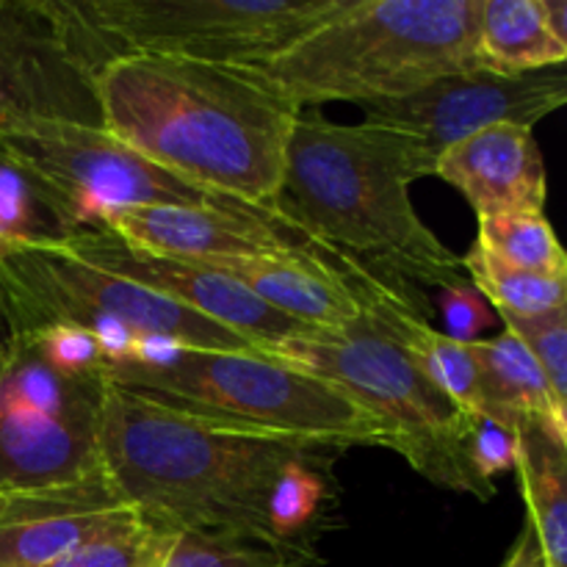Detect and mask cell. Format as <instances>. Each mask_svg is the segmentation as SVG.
Listing matches in <instances>:
<instances>
[{
	"label": "cell",
	"instance_id": "f1b7e54d",
	"mask_svg": "<svg viewBox=\"0 0 567 567\" xmlns=\"http://www.w3.org/2000/svg\"><path fill=\"white\" fill-rule=\"evenodd\" d=\"M443 316H446L449 327V332H443V336L454 338L460 343L480 341V332L491 324L487 299L476 291L468 277L443 288Z\"/></svg>",
	"mask_w": 567,
	"mask_h": 567
},
{
	"label": "cell",
	"instance_id": "d6986e66",
	"mask_svg": "<svg viewBox=\"0 0 567 567\" xmlns=\"http://www.w3.org/2000/svg\"><path fill=\"white\" fill-rule=\"evenodd\" d=\"M476 53L482 70L513 78L563 66L567 44L548 25L546 0H482Z\"/></svg>",
	"mask_w": 567,
	"mask_h": 567
},
{
	"label": "cell",
	"instance_id": "ba28073f",
	"mask_svg": "<svg viewBox=\"0 0 567 567\" xmlns=\"http://www.w3.org/2000/svg\"><path fill=\"white\" fill-rule=\"evenodd\" d=\"M103 374L50 363L31 336L0 343V496H42L109 480L100 449Z\"/></svg>",
	"mask_w": 567,
	"mask_h": 567
},
{
	"label": "cell",
	"instance_id": "f546056e",
	"mask_svg": "<svg viewBox=\"0 0 567 567\" xmlns=\"http://www.w3.org/2000/svg\"><path fill=\"white\" fill-rule=\"evenodd\" d=\"M504 567H548L546 557H543L540 543H537L535 532H532L529 524L524 526V535L518 537V543H515L513 554H509V559L504 563Z\"/></svg>",
	"mask_w": 567,
	"mask_h": 567
},
{
	"label": "cell",
	"instance_id": "7402d4cb",
	"mask_svg": "<svg viewBox=\"0 0 567 567\" xmlns=\"http://www.w3.org/2000/svg\"><path fill=\"white\" fill-rule=\"evenodd\" d=\"M476 244L515 269L567 280L565 249L546 214L480 216Z\"/></svg>",
	"mask_w": 567,
	"mask_h": 567
},
{
	"label": "cell",
	"instance_id": "d4e9b609",
	"mask_svg": "<svg viewBox=\"0 0 567 567\" xmlns=\"http://www.w3.org/2000/svg\"><path fill=\"white\" fill-rule=\"evenodd\" d=\"M177 532L144 518L131 529L97 537L48 567H161Z\"/></svg>",
	"mask_w": 567,
	"mask_h": 567
},
{
	"label": "cell",
	"instance_id": "30bf717a",
	"mask_svg": "<svg viewBox=\"0 0 567 567\" xmlns=\"http://www.w3.org/2000/svg\"><path fill=\"white\" fill-rule=\"evenodd\" d=\"M0 133L17 158L50 192L59 194L78 230H105L111 210L136 208V205H186V208L225 210L236 216H258L282 225L280 216L271 210L221 197L144 158L127 144L116 142L103 127L22 122V125H0Z\"/></svg>",
	"mask_w": 567,
	"mask_h": 567
},
{
	"label": "cell",
	"instance_id": "2e32d148",
	"mask_svg": "<svg viewBox=\"0 0 567 567\" xmlns=\"http://www.w3.org/2000/svg\"><path fill=\"white\" fill-rule=\"evenodd\" d=\"M241 282L277 313L305 327H347L363 316L369 299H396L371 291L316 252H266L244 258L192 260ZM402 302V299H399ZM408 305V302H404Z\"/></svg>",
	"mask_w": 567,
	"mask_h": 567
},
{
	"label": "cell",
	"instance_id": "3957f363",
	"mask_svg": "<svg viewBox=\"0 0 567 567\" xmlns=\"http://www.w3.org/2000/svg\"><path fill=\"white\" fill-rule=\"evenodd\" d=\"M100 449L114 491L153 524L249 537L266 546H275L271 502L282 480L299 463L343 452L186 413L109 377Z\"/></svg>",
	"mask_w": 567,
	"mask_h": 567
},
{
	"label": "cell",
	"instance_id": "603a6c76",
	"mask_svg": "<svg viewBox=\"0 0 567 567\" xmlns=\"http://www.w3.org/2000/svg\"><path fill=\"white\" fill-rule=\"evenodd\" d=\"M460 260H463V271H468V280L474 282L476 291L498 313L540 316L548 310L567 308V280L515 269V266L493 258L476 241L468 255Z\"/></svg>",
	"mask_w": 567,
	"mask_h": 567
},
{
	"label": "cell",
	"instance_id": "9c48e42d",
	"mask_svg": "<svg viewBox=\"0 0 567 567\" xmlns=\"http://www.w3.org/2000/svg\"><path fill=\"white\" fill-rule=\"evenodd\" d=\"M349 0H72L81 20L122 53L210 64H260L330 20Z\"/></svg>",
	"mask_w": 567,
	"mask_h": 567
},
{
	"label": "cell",
	"instance_id": "4fadbf2b",
	"mask_svg": "<svg viewBox=\"0 0 567 567\" xmlns=\"http://www.w3.org/2000/svg\"><path fill=\"white\" fill-rule=\"evenodd\" d=\"M61 247L81 258L83 264L138 282V286L194 310L203 319L216 321V324L249 338L252 343H258L260 352L310 330V327L271 310L241 282L221 271L192 264V260L142 252V249L127 247L109 230H81L61 241Z\"/></svg>",
	"mask_w": 567,
	"mask_h": 567
},
{
	"label": "cell",
	"instance_id": "ac0fdd59",
	"mask_svg": "<svg viewBox=\"0 0 567 567\" xmlns=\"http://www.w3.org/2000/svg\"><path fill=\"white\" fill-rule=\"evenodd\" d=\"M515 471L548 567H567V435L540 419L515 424Z\"/></svg>",
	"mask_w": 567,
	"mask_h": 567
},
{
	"label": "cell",
	"instance_id": "cb8c5ba5",
	"mask_svg": "<svg viewBox=\"0 0 567 567\" xmlns=\"http://www.w3.org/2000/svg\"><path fill=\"white\" fill-rule=\"evenodd\" d=\"M161 567H308L260 540L216 532H177Z\"/></svg>",
	"mask_w": 567,
	"mask_h": 567
},
{
	"label": "cell",
	"instance_id": "4dcf8cb0",
	"mask_svg": "<svg viewBox=\"0 0 567 567\" xmlns=\"http://www.w3.org/2000/svg\"><path fill=\"white\" fill-rule=\"evenodd\" d=\"M546 14H548V25H551L554 37L559 42L567 44V3L565 0H546Z\"/></svg>",
	"mask_w": 567,
	"mask_h": 567
},
{
	"label": "cell",
	"instance_id": "9a60e30c",
	"mask_svg": "<svg viewBox=\"0 0 567 567\" xmlns=\"http://www.w3.org/2000/svg\"><path fill=\"white\" fill-rule=\"evenodd\" d=\"M142 520L111 480L42 496H0V567H48Z\"/></svg>",
	"mask_w": 567,
	"mask_h": 567
},
{
	"label": "cell",
	"instance_id": "4316f807",
	"mask_svg": "<svg viewBox=\"0 0 567 567\" xmlns=\"http://www.w3.org/2000/svg\"><path fill=\"white\" fill-rule=\"evenodd\" d=\"M37 341L44 358L55 363L64 371H75V374H103L111 369L109 354L100 347V341L89 332L78 330V327L66 324H50L42 330L22 332Z\"/></svg>",
	"mask_w": 567,
	"mask_h": 567
},
{
	"label": "cell",
	"instance_id": "277c9868",
	"mask_svg": "<svg viewBox=\"0 0 567 567\" xmlns=\"http://www.w3.org/2000/svg\"><path fill=\"white\" fill-rule=\"evenodd\" d=\"M482 0H349L260 64H249L297 109L330 100L374 103L482 70Z\"/></svg>",
	"mask_w": 567,
	"mask_h": 567
},
{
	"label": "cell",
	"instance_id": "7c38bea8",
	"mask_svg": "<svg viewBox=\"0 0 567 567\" xmlns=\"http://www.w3.org/2000/svg\"><path fill=\"white\" fill-rule=\"evenodd\" d=\"M567 100V70L529 72V75H496L487 70L437 78L402 97L363 103L371 125H385L410 133L426 153L441 158L443 150L463 142L471 133L493 125L535 127L543 116L563 109Z\"/></svg>",
	"mask_w": 567,
	"mask_h": 567
},
{
	"label": "cell",
	"instance_id": "83f0119b",
	"mask_svg": "<svg viewBox=\"0 0 567 567\" xmlns=\"http://www.w3.org/2000/svg\"><path fill=\"white\" fill-rule=\"evenodd\" d=\"M471 460L482 480L515 471V424L493 415H471Z\"/></svg>",
	"mask_w": 567,
	"mask_h": 567
},
{
	"label": "cell",
	"instance_id": "7a4b0ae2",
	"mask_svg": "<svg viewBox=\"0 0 567 567\" xmlns=\"http://www.w3.org/2000/svg\"><path fill=\"white\" fill-rule=\"evenodd\" d=\"M97 105L116 142L221 197L277 214L302 109L252 66L122 53L100 70Z\"/></svg>",
	"mask_w": 567,
	"mask_h": 567
},
{
	"label": "cell",
	"instance_id": "8992f818",
	"mask_svg": "<svg viewBox=\"0 0 567 567\" xmlns=\"http://www.w3.org/2000/svg\"><path fill=\"white\" fill-rule=\"evenodd\" d=\"M109 380L186 413L336 449L388 446V432L352 396L260 352L177 349L155 365H111Z\"/></svg>",
	"mask_w": 567,
	"mask_h": 567
},
{
	"label": "cell",
	"instance_id": "ffe728a7",
	"mask_svg": "<svg viewBox=\"0 0 567 567\" xmlns=\"http://www.w3.org/2000/svg\"><path fill=\"white\" fill-rule=\"evenodd\" d=\"M480 369L485 413L518 424L520 419H540L567 435V410L554 402L546 377L537 369L524 343L504 330L502 336L471 343Z\"/></svg>",
	"mask_w": 567,
	"mask_h": 567
},
{
	"label": "cell",
	"instance_id": "5bb4252c",
	"mask_svg": "<svg viewBox=\"0 0 567 567\" xmlns=\"http://www.w3.org/2000/svg\"><path fill=\"white\" fill-rule=\"evenodd\" d=\"M105 230L125 241L127 247L164 255V258L216 260L305 249V252L321 255L330 264V258L316 244L277 221L210 208H186V205L120 208L109 214Z\"/></svg>",
	"mask_w": 567,
	"mask_h": 567
},
{
	"label": "cell",
	"instance_id": "e0dca14e",
	"mask_svg": "<svg viewBox=\"0 0 567 567\" xmlns=\"http://www.w3.org/2000/svg\"><path fill=\"white\" fill-rule=\"evenodd\" d=\"M435 175L463 192L476 216L543 214L546 164L532 127L493 125L443 150Z\"/></svg>",
	"mask_w": 567,
	"mask_h": 567
},
{
	"label": "cell",
	"instance_id": "484cf974",
	"mask_svg": "<svg viewBox=\"0 0 567 567\" xmlns=\"http://www.w3.org/2000/svg\"><path fill=\"white\" fill-rule=\"evenodd\" d=\"M498 316L543 371L554 402L567 410V308L548 310L540 316Z\"/></svg>",
	"mask_w": 567,
	"mask_h": 567
},
{
	"label": "cell",
	"instance_id": "52a82bcc",
	"mask_svg": "<svg viewBox=\"0 0 567 567\" xmlns=\"http://www.w3.org/2000/svg\"><path fill=\"white\" fill-rule=\"evenodd\" d=\"M0 316L9 336L50 324L78 327L97 338L111 365L131 360L133 347L142 341H175L208 352H260L249 338L138 282L83 264L61 244H20L0 252Z\"/></svg>",
	"mask_w": 567,
	"mask_h": 567
},
{
	"label": "cell",
	"instance_id": "5b68a950",
	"mask_svg": "<svg viewBox=\"0 0 567 567\" xmlns=\"http://www.w3.org/2000/svg\"><path fill=\"white\" fill-rule=\"evenodd\" d=\"M264 354L341 388L385 426L388 446L430 482L480 502L496 496L471 460V415L421 374L382 321L377 299L352 324L310 327Z\"/></svg>",
	"mask_w": 567,
	"mask_h": 567
},
{
	"label": "cell",
	"instance_id": "6da1fadb",
	"mask_svg": "<svg viewBox=\"0 0 567 567\" xmlns=\"http://www.w3.org/2000/svg\"><path fill=\"white\" fill-rule=\"evenodd\" d=\"M435 158L415 136L385 125H338L302 109L275 205L282 221L365 288L415 305L410 286L465 280L463 260L421 221L410 199Z\"/></svg>",
	"mask_w": 567,
	"mask_h": 567
},
{
	"label": "cell",
	"instance_id": "44dd1931",
	"mask_svg": "<svg viewBox=\"0 0 567 567\" xmlns=\"http://www.w3.org/2000/svg\"><path fill=\"white\" fill-rule=\"evenodd\" d=\"M81 233L59 194L50 192L0 133V247L61 244Z\"/></svg>",
	"mask_w": 567,
	"mask_h": 567
},
{
	"label": "cell",
	"instance_id": "8fae6325",
	"mask_svg": "<svg viewBox=\"0 0 567 567\" xmlns=\"http://www.w3.org/2000/svg\"><path fill=\"white\" fill-rule=\"evenodd\" d=\"M111 59L72 0H0V125L103 127L97 75Z\"/></svg>",
	"mask_w": 567,
	"mask_h": 567
}]
</instances>
